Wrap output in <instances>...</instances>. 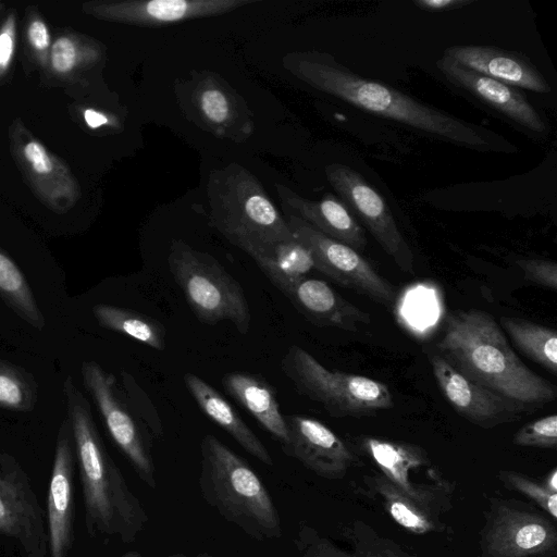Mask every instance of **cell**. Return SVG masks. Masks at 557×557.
<instances>
[{
  "label": "cell",
  "mask_w": 557,
  "mask_h": 557,
  "mask_svg": "<svg viewBox=\"0 0 557 557\" xmlns=\"http://www.w3.org/2000/svg\"><path fill=\"white\" fill-rule=\"evenodd\" d=\"M207 196L213 226L251 259L295 238L259 180L237 163L210 173Z\"/></svg>",
  "instance_id": "5"
},
{
  "label": "cell",
  "mask_w": 557,
  "mask_h": 557,
  "mask_svg": "<svg viewBox=\"0 0 557 557\" xmlns=\"http://www.w3.org/2000/svg\"><path fill=\"white\" fill-rule=\"evenodd\" d=\"M287 441L283 451L317 475L338 480L356 462V457L344 441L321 421L300 416L284 414Z\"/></svg>",
  "instance_id": "18"
},
{
  "label": "cell",
  "mask_w": 557,
  "mask_h": 557,
  "mask_svg": "<svg viewBox=\"0 0 557 557\" xmlns=\"http://www.w3.org/2000/svg\"><path fill=\"white\" fill-rule=\"evenodd\" d=\"M429 360L443 396L470 423L492 429L519 421L533 411L469 381L436 352H429Z\"/></svg>",
  "instance_id": "16"
},
{
  "label": "cell",
  "mask_w": 557,
  "mask_h": 557,
  "mask_svg": "<svg viewBox=\"0 0 557 557\" xmlns=\"http://www.w3.org/2000/svg\"><path fill=\"white\" fill-rule=\"evenodd\" d=\"M294 237L311 253L314 269L343 287L362 294L388 309L396 300L395 287L355 249L315 230L300 218L286 213Z\"/></svg>",
  "instance_id": "10"
},
{
  "label": "cell",
  "mask_w": 557,
  "mask_h": 557,
  "mask_svg": "<svg viewBox=\"0 0 557 557\" xmlns=\"http://www.w3.org/2000/svg\"><path fill=\"white\" fill-rule=\"evenodd\" d=\"M99 57L96 45H87L77 36L61 35L51 44L48 64L53 74L66 77L83 64L96 62Z\"/></svg>",
  "instance_id": "33"
},
{
  "label": "cell",
  "mask_w": 557,
  "mask_h": 557,
  "mask_svg": "<svg viewBox=\"0 0 557 557\" xmlns=\"http://www.w3.org/2000/svg\"><path fill=\"white\" fill-rule=\"evenodd\" d=\"M436 351L469 381L531 410L556 399V386L521 361L488 312L448 314Z\"/></svg>",
  "instance_id": "2"
},
{
  "label": "cell",
  "mask_w": 557,
  "mask_h": 557,
  "mask_svg": "<svg viewBox=\"0 0 557 557\" xmlns=\"http://www.w3.org/2000/svg\"><path fill=\"white\" fill-rule=\"evenodd\" d=\"M37 403V385L24 369L0 360V408L30 411Z\"/></svg>",
  "instance_id": "32"
},
{
  "label": "cell",
  "mask_w": 557,
  "mask_h": 557,
  "mask_svg": "<svg viewBox=\"0 0 557 557\" xmlns=\"http://www.w3.org/2000/svg\"><path fill=\"white\" fill-rule=\"evenodd\" d=\"M16 49V22L13 14L8 16L0 26V77L4 75Z\"/></svg>",
  "instance_id": "38"
},
{
  "label": "cell",
  "mask_w": 557,
  "mask_h": 557,
  "mask_svg": "<svg viewBox=\"0 0 557 557\" xmlns=\"http://www.w3.org/2000/svg\"><path fill=\"white\" fill-rule=\"evenodd\" d=\"M202 498L228 522L257 541L282 536L278 511L265 485L245 459L216 436L200 444Z\"/></svg>",
  "instance_id": "4"
},
{
  "label": "cell",
  "mask_w": 557,
  "mask_h": 557,
  "mask_svg": "<svg viewBox=\"0 0 557 557\" xmlns=\"http://www.w3.org/2000/svg\"><path fill=\"white\" fill-rule=\"evenodd\" d=\"M284 66L314 89L437 139L478 151L516 150L499 134L425 104L391 86L360 76L330 54L290 53L285 57Z\"/></svg>",
  "instance_id": "1"
},
{
  "label": "cell",
  "mask_w": 557,
  "mask_h": 557,
  "mask_svg": "<svg viewBox=\"0 0 557 557\" xmlns=\"http://www.w3.org/2000/svg\"><path fill=\"white\" fill-rule=\"evenodd\" d=\"M499 481L508 488L515 490L532 499L553 520L557 519V492L550 491L544 483L511 470L498 472Z\"/></svg>",
  "instance_id": "34"
},
{
  "label": "cell",
  "mask_w": 557,
  "mask_h": 557,
  "mask_svg": "<svg viewBox=\"0 0 557 557\" xmlns=\"http://www.w3.org/2000/svg\"><path fill=\"white\" fill-rule=\"evenodd\" d=\"M82 376L111 438L139 478L154 488L156 467L146 425L123 395L115 376L95 361L83 362Z\"/></svg>",
  "instance_id": "9"
},
{
  "label": "cell",
  "mask_w": 557,
  "mask_h": 557,
  "mask_svg": "<svg viewBox=\"0 0 557 557\" xmlns=\"http://www.w3.org/2000/svg\"><path fill=\"white\" fill-rule=\"evenodd\" d=\"M343 534L350 544L349 548L337 546L312 527L300 523L295 544L300 557H419L393 539L379 534L362 520L345 527Z\"/></svg>",
  "instance_id": "24"
},
{
  "label": "cell",
  "mask_w": 557,
  "mask_h": 557,
  "mask_svg": "<svg viewBox=\"0 0 557 557\" xmlns=\"http://www.w3.org/2000/svg\"><path fill=\"white\" fill-rule=\"evenodd\" d=\"M183 381L197 406L210 420L251 456L267 466H273L274 461L268 448L216 388L189 372L184 374Z\"/></svg>",
  "instance_id": "25"
},
{
  "label": "cell",
  "mask_w": 557,
  "mask_h": 557,
  "mask_svg": "<svg viewBox=\"0 0 557 557\" xmlns=\"http://www.w3.org/2000/svg\"><path fill=\"white\" fill-rule=\"evenodd\" d=\"M325 175L346 207L363 222L397 267L406 273L413 274V252L381 194L359 172L348 165L331 163L325 168Z\"/></svg>",
  "instance_id": "12"
},
{
  "label": "cell",
  "mask_w": 557,
  "mask_h": 557,
  "mask_svg": "<svg viewBox=\"0 0 557 557\" xmlns=\"http://www.w3.org/2000/svg\"><path fill=\"white\" fill-rule=\"evenodd\" d=\"M74 437L69 419L57 440L48 494V525L51 557H67L73 543Z\"/></svg>",
  "instance_id": "21"
},
{
  "label": "cell",
  "mask_w": 557,
  "mask_h": 557,
  "mask_svg": "<svg viewBox=\"0 0 557 557\" xmlns=\"http://www.w3.org/2000/svg\"><path fill=\"white\" fill-rule=\"evenodd\" d=\"M361 447L389 482L411 498L441 512L450 507L453 487L434 488L416 479L422 470L432 467L425 449L405 442L366 436Z\"/></svg>",
  "instance_id": "17"
},
{
  "label": "cell",
  "mask_w": 557,
  "mask_h": 557,
  "mask_svg": "<svg viewBox=\"0 0 557 557\" xmlns=\"http://www.w3.org/2000/svg\"><path fill=\"white\" fill-rule=\"evenodd\" d=\"M0 5H1V3H0Z\"/></svg>",
  "instance_id": "44"
},
{
  "label": "cell",
  "mask_w": 557,
  "mask_h": 557,
  "mask_svg": "<svg viewBox=\"0 0 557 557\" xmlns=\"http://www.w3.org/2000/svg\"><path fill=\"white\" fill-rule=\"evenodd\" d=\"M0 534L20 542L28 557H46L44 513L18 463L0 451Z\"/></svg>",
  "instance_id": "14"
},
{
  "label": "cell",
  "mask_w": 557,
  "mask_h": 557,
  "mask_svg": "<svg viewBox=\"0 0 557 557\" xmlns=\"http://www.w3.org/2000/svg\"><path fill=\"white\" fill-rule=\"evenodd\" d=\"M255 0H125L90 1L83 11L98 20L157 27L215 16L253 3Z\"/></svg>",
  "instance_id": "15"
},
{
  "label": "cell",
  "mask_w": 557,
  "mask_h": 557,
  "mask_svg": "<svg viewBox=\"0 0 557 557\" xmlns=\"http://www.w3.org/2000/svg\"><path fill=\"white\" fill-rule=\"evenodd\" d=\"M516 264L524 277L542 287L557 290V264L553 260L541 258L518 259Z\"/></svg>",
  "instance_id": "36"
},
{
  "label": "cell",
  "mask_w": 557,
  "mask_h": 557,
  "mask_svg": "<svg viewBox=\"0 0 557 557\" xmlns=\"http://www.w3.org/2000/svg\"><path fill=\"white\" fill-rule=\"evenodd\" d=\"M176 91L188 119L214 136L240 143L253 133L252 114L247 103L218 74L191 73Z\"/></svg>",
  "instance_id": "11"
},
{
  "label": "cell",
  "mask_w": 557,
  "mask_h": 557,
  "mask_svg": "<svg viewBox=\"0 0 557 557\" xmlns=\"http://www.w3.org/2000/svg\"><path fill=\"white\" fill-rule=\"evenodd\" d=\"M252 260L280 292L307 277L314 269L311 253L296 238L276 243Z\"/></svg>",
  "instance_id": "28"
},
{
  "label": "cell",
  "mask_w": 557,
  "mask_h": 557,
  "mask_svg": "<svg viewBox=\"0 0 557 557\" xmlns=\"http://www.w3.org/2000/svg\"><path fill=\"white\" fill-rule=\"evenodd\" d=\"M444 57L475 73L515 88L548 94L552 87L542 72L523 53L493 46L456 45Z\"/></svg>",
  "instance_id": "20"
},
{
  "label": "cell",
  "mask_w": 557,
  "mask_h": 557,
  "mask_svg": "<svg viewBox=\"0 0 557 557\" xmlns=\"http://www.w3.org/2000/svg\"><path fill=\"white\" fill-rule=\"evenodd\" d=\"M281 293L306 320L320 327L357 332L361 324L371 321L368 312L345 299L322 280L307 276Z\"/></svg>",
  "instance_id": "22"
},
{
  "label": "cell",
  "mask_w": 557,
  "mask_h": 557,
  "mask_svg": "<svg viewBox=\"0 0 557 557\" xmlns=\"http://www.w3.org/2000/svg\"><path fill=\"white\" fill-rule=\"evenodd\" d=\"M226 393L244 407L276 441H287V428L276 389L264 377L248 372H228L222 377Z\"/></svg>",
  "instance_id": "26"
},
{
  "label": "cell",
  "mask_w": 557,
  "mask_h": 557,
  "mask_svg": "<svg viewBox=\"0 0 557 557\" xmlns=\"http://www.w3.org/2000/svg\"><path fill=\"white\" fill-rule=\"evenodd\" d=\"M364 483L381 499L389 517L407 532L423 535L444 530L440 510L411 498L383 474L366 475Z\"/></svg>",
  "instance_id": "27"
},
{
  "label": "cell",
  "mask_w": 557,
  "mask_h": 557,
  "mask_svg": "<svg viewBox=\"0 0 557 557\" xmlns=\"http://www.w3.org/2000/svg\"><path fill=\"white\" fill-rule=\"evenodd\" d=\"M436 66L453 85L520 127L539 135L549 132V126L542 114L518 88L475 73L444 55L437 60Z\"/></svg>",
  "instance_id": "19"
},
{
  "label": "cell",
  "mask_w": 557,
  "mask_h": 557,
  "mask_svg": "<svg viewBox=\"0 0 557 557\" xmlns=\"http://www.w3.org/2000/svg\"><path fill=\"white\" fill-rule=\"evenodd\" d=\"M166 557H212L208 554H205V553H201V554H197V555H194V556H189V555H185L183 553H175V554H171Z\"/></svg>",
  "instance_id": "42"
},
{
  "label": "cell",
  "mask_w": 557,
  "mask_h": 557,
  "mask_svg": "<svg viewBox=\"0 0 557 557\" xmlns=\"http://www.w3.org/2000/svg\"><path fill=\"white\" fill-rule=\"evenodd\" d=\"M98 323L157 350L165 348V327L157 319L127 308L98 304L92 307Z\"/></svg>",
  "instance_id": "29"
},
{
  "label": "cell",
  "mask_w": 557,
  "mask_h": 557,
  "mask_svg": "<svg viewBox=\"0 0 557 557\" xmlns=\"http://www.w3.org/2000/svg\"><path fill=\"white\" fill-rule=\"evenodd\" d=\"M13 158L37 197L51 210L65 212L81 196L70 169L17 120L10 128Z\"/></svg>",
  "instance_id": "13"
},
{
  "label": "cell",
  "mask_w": 557,
  "mask_h": 557,
  "mask_svg": "<svg viewBox=\"0 0 557 557\" xmlns=\"http://www.w3.org/2000/svg\"><path fill=\"white\" fill-rule=\"evenodd\" d=\"M0 298L20 318L37 330L46 322L33 292L17 264L0 248Z\"/></svg>",
  "instance_id": "31"
},
{
  "label": "cell",
  "mask_w": 557,
  "mask_h": 557,
  "mask_svg": "<svg viewBox=\"0 0 557 557\" xmlns=\"http://www.w3.org/2000/svg\"><path fill=\"white\" fill-rule=\"evenodd\" d=\"M63 392L83 485L87 531L91 536H117L123 543H132L149 517L108 454L90 405L71 376L64 381Z\"/></svg>",
  "instance_id": "3"
},
{
  "label": "cell",
  "mask_w": 557,
  "mask_h": 557,
  "mask_svg": "<svg viewBox=\"0 0 557 557\" xmlns=\"http://www.w3.org/2000/svg\"><path fill=\"white\" fill-rule=\"evenodd\" d=\"M512 442L522 447L556 449L557 416L553 413L527 423L518 430Z\"/></svg>",
  "instance_id": "35"
},
{
  "label": "cell",
  "mask_w": 557,
  "mask_h": 557,
  "mask_svg": "<svg viewBox=\"0 0 557 557\" xmlns=\"http://www.w3.org/2000/svg\"><path fill=\"white\" fill-rule=\"evenodd\" d=\"M168 264L190 310L201 323L212 325L230 321L242 335L249 332L251 313L244 289L214 257L174 239Z\"/></svg>",
  "instance_id": "6"
},
{
  "label": "cell",
  "mask_w": 557,
  "mask_h": 557,
  "mask_svg": "<svg viewBox=\"0 0 557 557\" xmlns=\"http://www.w3.org/2000/svg\"><path fill=\"white\" fill-rule=\"evenodd\" d=\"M83 116L86 125L90 129H98L103 126H116L117 124L114 117L91 108L84 110Z\"/></svg>",
  "instance_id": "40"
},
{
  "label": "cell",
  "mask_w": 557,
  "mask_h": 557,
  "mask_svg": "<svg viewBox=\"0 0 557 557\" xmlns=\"http://www.w3.org/2000/svg\"><path fill=\"white\" fill-rule=\"evenodd\" d=\"M556 521L512 499H492L480 533V557H548L557 550Z\"/></svg>",
  "instance_id": "8"
},
{
  "label": "cell",
  "mask_w": 557,
  "mask_h": 557,
  "mask_svg": "<svg viewBox=\"0 0 557 557\" xmlns=\"http://www.w3.org/2000/svg\"><path fill=\"white\" fill-rule=\"evenodd\" d=\"M26 39L36 59L41 64L47 65L52 42L48 26L39 15L29 17L26 27Z\"/></svg>",
  "instance_id": "37"
},
{
  "label": "cell",
  "mask_w": 557,
  "mask_h": 557,
  "mask_svg": "<svg viewBox=\"0 0 557 557\" xmlns=\"http://www.w3.org/2000/svg\"><path fill=\"white\" fill-rule=\"evenodd\" d=\"M412 3L420 10L428 12H444L456 10L472 3L469 0H413Z\"/></svg>",
  "instance_id": "39"
},
{
  "label": "cell",
  "mask_w": 557,
  "mask_h": 557,
  "mask_svg": "<svg viewBox=\"0 0 557 557\" xmlns=\"http://www.w3.org/2000/svg\"><path fill=\"white\" fill-rule=\"evenodd\" d=\"M122 557H143L138 552L132 550L124 554Z\"/></svg>",
  "instance_id": "43"
},
{
  "label": "cell",
  "mask_w": 557,
  "mask_h": 557,
  "mask_svg": "<svg viewBox=\"0 0 557 557\" xmlns=\"http://www.w3.org/2000/svg\"><path fill=\"white\" fill-rule=\"evenodd\" d=\"M499 323L523 355L557 374V333L554 329L512 317H502Z\"/></svg>",
  "instance_id": "30"
},
{
  "label": "cell",
  "mask_w": 557,
  "mask_h": 557,
  "mask_svg": "<svg viewBox=\"0 0 557 557\" xmlns=\"http://www.w3.org/2000/svg\"><path fill=\"white\" fill-rule=\"evenodd\" d=\"M281 369L299 395L320 404L334 418L370 417L394 406L386 384L368 376L331 371L298 345L288 347Z\"/></svg>",
  "instance_id": "7"
},
{
  "label": "cell",
  "mask_w": 557,
  "mask_h": 557,
  "mask_svg": "<svg viewBox=\"0 0 557 557\" xmlns=\"http://www.w3.org/2000/svg\"><path fill=\"white\" fill-rule=\"evenodd\" d=\"M275 187L286 213L300 218L319 232L358 252L364 250L367 237L363 228L346 205L334 195L326 194L320 200H310L283 184H276Z\"/></svg>",
  "instance_id": "23"
},
{
  "label": "cell",
  "mask_w": 557,
  "mask_h": 557,
  "mask_svg": "<svg viewBox=\"0 0 557 557\" xmlns=\"http://www.w3.org/2000/svg\"><path fill=\"white\" fill-rule=\"evenodd\" d=\"M550 491L557 492V470L553 469L550 473H548L546 481L543 482Z\"/></svg>",
  "instance_id": "41"
}]
</instances>
